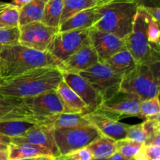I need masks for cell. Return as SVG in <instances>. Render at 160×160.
<instances>
[{
    "mask_svg": "<svg viewBox=\"0 0 160 160\" xmlns=\"http://www.w3.org/2000/svg\"><path fill=\"white\" fill-rule=\"evenodd\" d=\"M0 160H9V152H0Z\"/></svg>",
    "mask_w": 160,
    "mask_h": 160,
    "instance_id": "44",
    "label": "cell"
},
{
    "mask_svg": "<svg viewBox=\"0 0 160 160\" xmlns=\"http://www.w3.org/2000/svg\"><path fill=\"white\" fill-rule=\"evenodd\" d=\"M142 101L134 94L119 91L111 98L104 100L97 111L117 121L126 117H138Z\"/></svg>",
    "mask_w": 160,
    "mask_h": 160,
    "instance_id": "9",
    "label": "cell"
},
{
    "mask_svg": "<svg viewBox=\"0 0 160 160\" xmlns=\"http://www.w3.org/2000/svg\"><path fill=\"white\" fill-rule=\"evenodd\" d=\"M102 136L101 133L92 124L53 130V137L60 156H66L76 150L86 148Z\"/></svg>",
    "mask_w": 160,
    "mask_h": 160,
    "instance_id": "6",
    "label": "cell"
},
{
    "mask_svg": "<svg viewBox=\"0 0 160 160\" xmlns=\"http://www.w3.org/2000/svg\"><path fill=\"white\" fill-rule=\"evenodd\" d=\"M115 145L117 152L121 154L126 159H130L134 158L138 153L139 150L143 145V143L128 138H123L121 140L116 141Z\"/></svg>",
    "mask_w": 160,
    "mask_h": 160,
    "instance_id": "28",
    "label": "cell"
},
{
    "mask_svg": "<svg viewBox=\"0 0 160 160\" xmlns=\"http://www.w3.org/2000/svg\"><path fill=\"white\" fill-rule=\"evenodd\" d=\"M148 15L138 6L132 31L126 39L127 48L137 64L152 65L160 62L159 46L152 45L148 40Z\"/></svg>",
    "mask_w": 160,
    "mask_h": 160,
    "instance_id": "4",
    "label": "cell"
},
{
    "mask_svg": "<svg viewBox=\"0 0 160 160\" xmlns=\"http://www.w3.org/2000/svg\"><path fill=\"white\" fill-rule=\"evenodd\" d=\"M84 117L102 136L114 141L126 138L128 124L109 118L97 110L84 114Z\"/></svg>",
    "mask_w": 160,
    "mask_h": 160,
    "instance_id": "15",
    "label": "cell"
},
{
    "mask_svg": "<svg viewBox=\"0 0 160 160\" xmlns=\"http://www.w3.org/2000/svg\"><path fill=\"white\" fill-rule=\"evenodd\" d=\"M0 142H4V143L10 144L11 143V138L5 136L3 134H0Z\"/></svg>",
    "mask_w": 160,
    "mask_h": 160,
    "instance_id": "42",
    "label": "cell"
},
{
    "mask_svg": "<svg viewBox=\"0 0 160 160\" xmlns=\"http://www.w3.org/2000/svg\"><path fill=\"white\" fill-rule=\"evenodd\" d=\"M20 9L11 3H0V28L19 27Z\"/></svg>",
    "mask_w": 160,
    "mask_h": 160,
    "instance_id": "27",
    "label": "cell"
},
{
    "mask_svg": "<svg viewBox=\"0 0 160 160\" xmlns=\"http://www.w3.org/2000/svg\"><path fill=\"white\" fill-rule=\"evenodd\" d=\"M73 160H91L93 158L91 152L87 148L76 150L68 155H66Z\"/></svg>",
    "mask_w": 160,
    "mask_h": 160,
    "instance_id": "35",
    "label": "cell"
},
{
    "mask_svg": "<svg viewBox=\"0 0 160 160\" xmlns=\"http://www.w3.org/2000/svg\"><path fill=\"white\" fill-rule=\"evenodd\" d=\"M32 0H11L10 3L20 9L23 6H24L25 5H27Z\"/></svg>",
    "mask_w": 160,
    "mask_h": 160,
    "instance_id": "39",
    "label": "cell"
},
{
    "mask_svg": "<svg viewBox=\"0 0 160 160\" xmlns=\"http://www.w3.org/2000/svg\"><path fill=\"white\" fill-rule=\"evenodd\" d=\"M54 160H73L70 158H69L68 156H59L57 157H55Z\"/></svg>",
    "mask_w": 160,
    "mask_h": 160,
    "instance_id": "45",
    "label": "cell"
},
{
    "mask_svg": "<svg viewBox=\"0 0 160 160\" xmlns=\"http://www.w3.org/2000/svg\"><path fill=\"white\" fill-rule=\"evenodd\" d=\"M99 19L98 6L85 9L69 18L59 26V31H69L74 30L91 29Z\"/></svg>",
    "mask_w": 160,
    "mask_h": 160,
    "instance_id": "18",
    "label": "cell"
},
{
    "mask_svg": "<svg viewBox=\"0 0 160 160\" xmlns=\"http://www.w3.org/2000/svg\"><path fill=\"white\" fill-rule=\"evenodd\" d=\"M55 157L52 156H34V157L24 158V159H20L17 160H54Z\"/></svg>",
    "mask_w": 160,
    "mask_h": 160,
    "instance_id": "38",
    "label": "cell"
},
{
    "mask_svg": "<svg viewBox=\"0 0 160 160\" xmlns=\"http://www.w3.org/2000/svg\"><path fill=\"white\" fill-rule=\"evenodd\" d=\"M21 100L28 112L42 123L47 119L62 113L64 111L62 102L56 90L21 98Z\"/></svg>",
    "mask_w": 160,
    "mask_h": 160,
    "instance_id": "10",
    "label": "cell"
},
{
    "mask_svg": "<svg viewBox=\"0 0 160 160\" xmlns=\"http://www.w3.org/2000/svg\"><path fill=\"white\" fill-rule=\"evenodd\" d=\"M159 95L149 99L143 100L141 102L140 110H139V118L145 120L154 117L160 112Z\"/></svg>",
    "mask_w": 160,
    "mask_h": 160,
    "instance_id": "29",
    "label": "cell"
},
{
    "mask_svg": "<svg viewBox=\"0 0 160 160\" xmlns=\"http://www.w3.org/2000/svg\"><path fill=\"white\" fill-rule=\"evenodd\" d=\"M59 31L41 21L32 22L20 27L19 44L39 52H47L53 36Z\"/></svg>",
    "mask_w": 160,
    "mask_h": 160,
    "instance_id": "11",
    "label": "cell"
},
{
    "mask_svg": "<svg viewBox=\"0 0 160 160\" xmlns=\"http://www.w3.org/2000/svg\"><path fill=\"white\" fill-rule=\"evenodd\" d=\"M63 8V0H48L44 9L41 22L50 28L59 30Z\"/></svg>",
    "mask_w": 160,
    "mask_h": 160,
    "instance_id": "24",
    "label": "cell"
},
{
    "mask_svg": "<svg viewBox=\"0 0 160 160\" xmlns=\"http://www.w3.org/2000/svg\"><path fill=\"white\" fill-rule=\"evenodd\" d=\"M115 143L116 141L105 136H102L88 145L86 148L91 152L93 158L109 159L117 152Z\"/></svg>",
    "mask_w": 160,
    "mask_h": 160,
    "instance_id": "25",
    "label": "cell"
},
{
    "mask_svg": "<svg viewBox=\"0 0 160 160\" xmlns=\"http://www.w3.org/2000/svg\"><path fill=\"white\" fill-rule=\"evenodd\" d=\"M145 10V12L151 17L156 23H160V8L151 7V6H141Z\"/></svg>",
    "mask_w": 160,
    "mask_h": 160,
    "instance_id": "36",
    "label": "cell"
},
{
    "mask_svg": "<svg viewBox=\"0 0 160 160\" xmlns=\"http://www.w3.org/2000/svg\"><path fill=\"white\" fill-rule=\"evenodd\" d=\"M129 160H136V159H134V158H131V159H130Z\"/></svg>",
    "mask_w": 160,
    "mask_h": 160,
    "instance_id": "48",
    "label": "cell"
},
{
    "mask_svg": "<svg viewBox=\"0 0 160 160\" xmlns=\"http://www.w3.org/2000/svg\"><path fill=\"white\" fill-rule=\"evenodd\" d=\"M62 81V72L58 67L36 68L2 82L0 95L16 98L35 96L56 90Z\"/></svg>",
    "mask_w": 160,
    "mask_h": 160,
    "instance_id": "1",
    "label": "cell"
},
{
    "mask_svg": "<svg viewBox=\"0 0 160 160\" xmlns=\"http://www.w3.org/2000/svg\"><path fill=\"white\" fill-rule=\"evenodd\" d=\"M134 158L136 160H160V146L143 144L138 153Z\"/></svg>",
    "mask_w": 160,
    "mask_h": 160,
    "instance_id": "32",
    "label": "cell"
},
{
    "mask_svg": "<svg viewBox=\"0 0 160 160\" xmlns=\"http://www.w3.org/2000/svg\"><path fill=\"white\" fill-rule=\"evenodd\" d=\"M97 6L96 0H63L60 24L75 14Z\"/></svg>",
    "mask_w": 160,
    "mask_h": 160,
    "instance_id": "26",
    "label": "cell"
},
{
    "mask_svg": "<svg viewBox=\"0 0 160 160\" xmlns=\"http://www.w3.org/2000/svg\"><path fill=\"white\" fill-rule=\"evenodd\" d=\"M38 124L40 123L24 119H12L0 121V134L11 138L20 137Z\"/></svg>",
    "mask_w": 160,
    "mask_h": 160,
    "instance_id": "22",
    "label": "cell"
},
{
    "mask_svg": "<svg viewBox=\"0 0 160 160\" xmlns=\"http://www.w3.org/2000/svg\"><path fill=\"white\" fill-rule=\"evenodd\" d=\"M9 144L0 142V152H9Z\"/></svg>",
    "mask_w": 160,
    "mask_h": 160,
    "instance_id": "43",
    "label": "cell"
},
{
    "mask_svg": "<svg viewBox=\"0 0 160 160\" xmlns=\"http://www.w3.org/2000/svg\"><path fill=\"white\" fill-rule=\"evenodd\" d=\"M108 160H129V159H126V158L123 157L121 154H120L119 152H116L112 156H110V157L108 159Z\"/></svg>",
    "mask_w": 160,
    "mask_h": 160,
    "instance_id": "40",
    "label": "cell"
},
{
    "mask_svg": "<svg viewBox=\"0 0 160 160\" xmlns=\"http://www.w3.org/2000/svg\"><path fill=\"white\" fill-rule=\"evenodd\" d=\"M43 124L48 125L54 130L84 127L91 123L86 120L84 115L83 114L62 112V113L58 114L51 118L45 120Z\"/></svg>",
    "mask_w": 160,
    "mask_h": 160,
    "instance_id": "20",
    "label": "cell"
},
{
    "mask_svg": "<svg viewBox=\"0 0 160 160\" xmlns=\"http://www.w3.org/2000/svg\"><path fill=\"white\" fill-rule=\"evenodd\" d=\"M91 160H108V159H104V158H92Z\"/></svg>",
    "mask_w": 160,
    "mask_h": 160,
    "instance_id": "46",
    "label": "cell"
},
{
    "mask_svg": "<svg viewBox=\"0 0 160 160\" xmlns=\"http://www.w3.org/2000/svg\"><path fill=\"white\" fill-rule=\"evenodd\" d=\"M48 0H32L20 9L19 27L32 22L41 21Z\"/></svg>",
    "mask_w": 160,
    "mask_h": 160,
    "instance_id": "23",
    "label": "cell"
},
{
    "mask_svg": "<svg viewBox=\"0 0 160 160\" xmlns=\"http://www.w3.org/2000/svg\"><path fill=\"white\" fill-rule=\"evenodd\" d=\"M89 38L99 62H104L114 54L127 48L126 40L94 28H91L89 31Z\"/></svg>",
    "mask_w": 160,
    "mask_h": 160,
    "instance_id": "12",
    "label": "cell"
},
{
    "mask_svg": "<svg viewBox=\"0 0 160 160\" xmlns=\"http://www.w3.org/2000/svg\"><path fill=\"white\" fill-rule=\"evenodd\" d=\"M138 5L132 1L112 2L98 6L99 19L92 28L126 40L132 31Z\"/></svg>",
    "mask_w": 160,
    "mask_h": 160,
    "instance_id": "3",
    "label": "cell"
},
{
    "mask_svg": "<svg viewBox=\"0 0 160 160\" xmlns=\"http://www.w3.org/2000/svg\"><path fill=\"white\" fill-rule=\"evenodd\" d=\"M148 40L150 44L153 45L159 46V24L156 23L151 17L148 16Z\"/></svg>",
    "mask_w": 160,
    "mask_h": 160,
    "instance_id": "34",
    "label": "cell"
},
{
    "mask_svg": "<svg viewBox=\"0 0 160 160\" xmlns=\"http://www.w3.org/2000/svg\"><path fill=\"white\" fill-rule=\"evenodd\" d=\"M2 83V79H1V74H0V84Z\"/></svg>",
    "mask_w": 160,
    "mask_h": 160,
    "instance_id": "47",
    "label": "cell"
},
{
    "mask_svg": "<svg viewBox=\"0 0 160 160\" xmlns=\"http://www.w3.org/2000/svg\"><path fill=\"white\" fill-rule=\"evenodd\" d=\"M11 143L32 144L48 149L54 157L60 156L53 137V128L43 123L34 127L20 137L11 138Z\"/></svg>",
    "mask_w": 160,
    "mask_h": 160,
    "instance_id": "14",
    "label": "cell"
},
{
    "mask_svg": "<svg viewBox=\"0 0 160 160\" xmlns=\"http://www.w3.org/2000/svg\"><path fill=\"white\" fill-rule=\"evenodd\" d=\"M62 80L86 105L89 112L96 111L103 102L101 95L79 73L62 72Z\"/></svg>",
    "mask_w": 160,
    "mask_h": 160,
    "instance_id": "13",
    "label": "cell"
},
{
    "mask_svg": "<svg viewBox=\"0 0 160 160\" xmlns=\"http://www.w3.org/2000/svg\"><path fill=\"white\" fill-rule=\"evenodd\" d=\"M98 62V58L92 45L88 44L61 62L58 69L61 72L79 73Z\"/></svg>",
    "mask_w": 160,
    "mask_h": 160,
    "instance_id": "16",
    "label": "cell"
},
{
    "mask_svg": "<svg viewBox=\"0 0 160 160\" xmlns=\"http://www.w3.org/2000/svg\"><path fill=\"white\" fill-rule=\"evenodd\" d=\"M97 1V6H101L103 5L108 4V3L112 2H118L121 0H96Z\"/></svg>",
    "mask_w": 160,
    "mask_h": 160,
    "instance_id": "41",
    "label": "cell"
},
{
    "mask_svg": "<svg viewBox=\"0 0 160 160\" xmlns=\"http://www.w3.org/2000/svg\"><path fill=\"white\" fill-rule=\"evenodd\" d=\"M79 74L101 95L103 101L120 91L122 78L102 62H97Z\"/></svg>",
    "mask_w": 160,
    "mask_h": 160,
    "instance_id": "8",
    "label": "cell"
},
{
    "mask_svg": "<svg viewBox=\"0 0 160 160\" xmlns=\"http://www.w3.org/2000/svg\"><path fill=\"white\" fill-rule=\"evenodd\" d=\"M89 31L90 29L58 31L53 36L47 52L60 64L83 46L90 44Z\"/></svg>",
    "mask_w": 160,
    "mask_h": 160,
    "instance_id": "7",
    "label": "cell"
},
{
    "mask_svg": "<svg viewBox=\"0 0 160 160\" xmlns=\"http://www.w3.org/2000/svg\"><path fill=\"white\" fill-rule=\"evenodd\" d=\"M102 63L107 65L116 74L121 78L132 71L137 65L128 48L118 52Z\"/></svg>",
    "mask_w": 160,
    "mask_h": 160,
    "instance_id": "19",
    "label": "cell"
},
{
    "mask_svg": "<svg viewBox=\"0 0 160 160\" xmlns=\"http://www.w3.org/2000/svg\"><path fill=\"white\" fill-rule=\"evenodd\" d=\"M56 91L63 106V112L83 115L88 113V108L84 102L63 80L59 83Z\"/></svg>",
    "mask_w": 160,
    "mask_h": 160,
    "instance_id": "17",
    "label": "cell"
},
{
    "mask_svg": "<svg viewBox=\"0 0 160 160\" xmlns=\"http://www.w3.org/2000/svg\"><path fill=\"white\" fill-rule=\"evenodd\" d=\"M23 106L21 98L0 95V119Z\"/></svg>",
    "mask_w": 160,
    "mask_h": 160,
    "instance_id": "31",
    "label": "cell"
},
{
    "mask_svg": "<svg viewBox=\"0 0 160 160\" xmlns=\"http://www.w3.org/2000/svg\"><path fill=\"white\" fill-rule=\"evenodd\" d=\"M20 27L11 28H0V51L7 45L19 43Z\"/></svg>",
    "mask_w": 160,
    "mask_h": 160,
    "instance_id": "30",
    "label": "cell"
},
{
    "mask_svg": "<svg viewBox=\"0 0 160 160\" xmlns=\"http://www.w3.org/2000/svg\"><path fill=\"white\" fill-rule=\"evenodd\" d=\"M159 62L152 65L137 64L122 78L120 91L134 94L142 100L159 95Z\"/></svg>",
    "mask_w": 160,
    "mask_h": 160,
    "instance_id": "5",
    "label": "cell"
},
{
    "mask_svg": "<svg viewBox=\"0 0 160 160\" xmlns=\"http://www.w3.org/2000/svg\"><path fill=\"white\" fill-rule=\"evenodd\" d=\"M121 1L135 2L138 6H151V7H159L160 0H121Z\"/></svg>",
    "mask_w": 160,
    "mask_h": 160,
    "instance_id": "37",
    "label": "cell"
},
{
    "mask_svg": "<svg viewBox=\"0 0 160 160\" xmlns=\"http://www.w3.org/2000/svg\"><path fill=\"white\" fill-rule=\"evenodd\" d=\"M39 156H52L47 148L29 143L13 144L9 145V160H17Z\"/></svg>",
    "mask_w": 160,
    "mask_h": 160,
    "instance_id": "21",
    "label": "cell"
},
{
    "mask_svg": "<svg viewBox=\"0 0 160 160\" xmlns=\"http://www.w3.org/2000/svg\"><path fill=\"white\" fill-rule=\"evenodd\" d=\"M146 138L147 134L143 123L136 125H129L127 130L126 138L144 144L146 140Z\"/></svg>",
    "mask_w": 160,
    "mask_h": 160,
    "instance_id": "33",
    "label": "cell"
},
{
    "mask_svg": "<svg viewBox=\"0 0 160 160\" xmlns=\"http://www.w3.org/2000/svg\"><path fill=\"white\" fill-rule=\"evenodd\" d=\"M59 63L48 52H39L17 43L0 51L2 82L36 68L59 67Z\"/></svg>",
    "mask_w": 160,
    "mask_h": 160,
    "instance_id": "2",
    "label": "cell"
}]
</instances>
